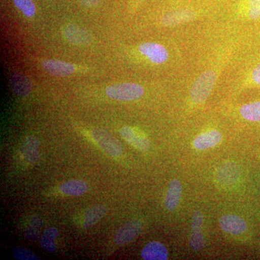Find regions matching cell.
I'll use <instances>...</instances> for the list:
<instances>
[{
	"label": "cell",
	"mask_w": 260,
	"mask_h": 260,
	"mask_svg": "<svg viewBox=\"0 0 260 260\" xmlns=\"http://www.w3.org/2000/svg\"><path fill=\"white\" fill-rule=\"evenodd\" d=\"M216 75L212 70H208L200 75L191 88V102L196 104H200L205 102L213 90Z\"/></svg>",
	"instance_id": "6da1fadb"
},
{
	"label": "cell",
	"mask_w": 260,
	"mask_h": 260,
	"mask_svg": "<svg viewBox=\"0 0 260 260\" xmlns=\"http://www.w3.org/2000/svg\"><path fill=\"white\" fill-rule=\"evenodd\" d=\"M107 96L114 100L129 102L143 96L144 88L139 84L124 83L110 85L106 89Z\"/></svg>",
	"instance_id": "7a4b0ae2"
},
{
	"label": "cell",
	"mask_w": 260,
	"mask_h": 260,
	"mask_svg": "<svg viewBox=\"0 0 260 260\" xmlns=\"http://www.w3.org/2000/svg\"><path fill=\"white\" fill-rule=\"evenodd\" d=\"M91 137L104 151L113 157L120 155L123 152V147L114 135L109 132L102 129L92 130Z\"/></svg>",
	"instance_id": "3957f363"
},
{
	"label": "cell",
	"mask_w": 260,
	"mask_h": 260,
	"mask_svg": "<svg viewBox=\"0 0 260 260\" xmlns=\"http://www.w3.org/2000/svg\"><path fill=\"white\" fill-rule=\"evenodd\" d=\"M143 230V224L140 220L127 222L116 231L114 242L119 246L125 245L139 237Z\"/></svg>",
	"instance_id": "277c9868"
},
{
	"label": "cell",
	"mask_w": 260,
	"mask_h": 260,
	"mask_svg": "<svg viewBox=\"0 0 260 260\" xmlns=\"http://www.w3.org/2000/svg\"><path fill=\"white\" fill-rule=\"evenodd\" d=\"M139 51L155 64H162L169 57L167 49L161 44L157 43H143L139 47Z\"/></svg>",
	"instance_id": "5b68a950"
},
{
	"label": "cell",
	"mask_w": 260,
	"mask_h": 260,
	"mask_svg": "<svg viewBox=\"0 0 260 260\" xmlns=\"http://www.w3.org/2000/svg\"><path fill=\"white\" fill-rule=\"evenodd\" d=\"M219 224L223 232L233 235L242 234L247 229L245 220L235 215H223L219 220Z\"/></svg>",
	"instance_id": "8992f818"
},
{
	"label": "cell",
	"mask_w": 260,
	"mask_h": 260,
	"mask_svg": "<svg viewBox=\"0 0 260 260\" xmlns=\"http://www.w3.org/2000/svg\"><path fill=\"white\" fill-rule=\"evenodd\" d=\"M39 140L34 135H30L23 140L20 151L24 159L29 164H36L39 161L40 158L39 153Z\"/></svg>",
	"instance_id": "52a82bcc"
},
{
	"label": "cell",
	"mask_w": 260,
	"mask_h": 260,
	"mask_svg": "<svg viewBox=\"0 0 260 260\" xmlns=\"http://www.w3.org/2000/svg\"><path fill=\"white\" fill-rule=\"evenodd\" d=\"M64 35L67 40L75 45H87L91 42L90 34L78 25H70L66 27Z\"/></svg>",
	"instance_id": "ba28073f"
},
{
	"label": "cell",
	"mask_w": 260,
	"mask_h": 260,
	"mask_svg": "<svg viewBox=\"0 0 260 260\" xmlns=\"http://www.w3.org/2000/svg\"><path fill=\"white\" fill-rule=\"evenodd\" d=\"M42 67L47 73L54 76L65 77L73 74L75 70L74 65L60 60H44Z\"/></svg>",
	"instance_id": "9c48e42d"
},
{
	"label": "cell",
	"mask_w": 260,
	"mask_h": 260,
	"mask_svg": "<svg viewBox=\"0 0 260 260\" xmlns=\"http://www.w3.org/2000/svg\"><path fill=\"white\" fill-rule=\"evenodd\" d=\"M196 18L194 11L190 10H177L166 13L161 18V23L166 26H173L190 21Z\"/></svg>",
	"instance_id": "30bf717a"
},
{
	"label": "cell",
	"mask_w": 260,
	"mask_h": 260,
	"mask_svg": "<svg viewBox=\"0 0 260 260\" xmlns=\"http://www.w3.org/2000/svg\"><path fill=\"white\" fill-rule=\"evenodd\" d=\"M10 86L19 96L25 97L31 92L32 85L30 80L22 73L13 72L10 75Z\"/></svg>",
	"instance_id": "8fae6325"
},
{
	"label": "cell",
	"mask_w": 260,
	"mask_h": 260,
	"mask_svg": "<svg viewBox=\"0 0 260 260\" xmlns=\"http://www.w3.org/2000/svg\"><path fill=\"white\" fill-rule=\"evenodd\" d=\"M121 138L125 140L129 144L133 145L135 148L139 149L141 151H148L150 148V143L148 138L140 136L129 127L124 126L121 128L120 132Z\"/></svg>",
	"instance_id": "7c38bea8"
},
{
	"label": "cell",
	"mask_w": 260,
	"mask_h": 260,
	"mask_svg": "<svg viewBox=\"0 0 260 260\" xmlns=\"http://www.w3.org/2000/svg\"><path fill=\"white\" fill-rule=\"evenodd\" d=\"M222 135L218 130H210L197 137L193 145L198 150H206L216 146L221 141Z\"/></svg>",
	"instance_id": "4fadbf2b"
},
{
	"label": "cell",
	"mask_w": 260,
	"mask_h": 260,
	"mask_svg": "<svg viewBox=\"0 0 260 260\" xmlns=\"http://www.w3.org/2000/svg\"><path fill=\"white\" fill-rule=\"evenodd\" d=\"M141 256L145 260H166L168 259V251L161 243H149L142 250Z\"/></svg>",
	"instance_id": "5bb4252c"
},
{
	"label": "cell",
	"mask_w": 260,
	"mask_h": 260,
	"mask_svg": "<svg viewBox=\"0 0 260 260\" xmlns=\"http://www.w3.org/2000/svg\"><path fill=\"white\" fill-rule=\"evenodd\" d=\"M240 173L237 164L229 162L220 167L216 174V179L219 182L224 184H231L237 181Z\"/></svg>",
	"instance_id": "9a60e30c"
},
{
	"label": "cell",
	"mask_w": 260,
	"mask_h": 260,
	"mask_svg": "<svg viewBox=\"0 0 260 260\" xmlns=\"http://www.w3.org/2000/svg\"><path fill=\"white\" fill-rule=\"evenodd\" d=\"M182 188L180 181L178 179H173L169 184V189L166 195V208L170 211H174L177 208L180 200Z\"/></svg>",
	"instance_id": "2e32d148"
},
{
	"label": "cell",
	"mask_w": 260,
	"mask_h": 260,
	"mask_svg": "<svg viewBox=\"0 0 260 260\" xmlns=\"http://www.w3.org/2000/svg\"><path fill=\"white\" fill-rule=\"evenodd\" d=\"M88 184L85 181L72 179L62 183L59 186V190L63 194L70 196H80L88 190Z\"/></svg>",
	"instance_id": "e0dca14e"
},
{
	"label": "cell",
	"mask_w": 260,
	"mask_h": 260,
	"mask_svg": "<svg viewBox=\"0 0 260 260\" xmlns=\"http://www.w3.org/2000/svg\"><path fill=\"white\" fill-rule=\"evenodd\" d=\"M107 213V208L104 205L91 207L84 215L83 227L88 229L97 223Z\"/></svg>",
	"instance_id": "ac0fdd59"
},
{
	"label": "cell",
	"mask_w": 260,
	"mask_h": 260,
	"mask_svg": "<svg viewBox=\"0 0 260 260\" xmlns=\"http://www.w3.org/2000/svg\"><path fill=\"white\" fill-rule=\"evenodd\" d=\"M58 235H59V232L56 228H48L43 233L42 237H41V246L49 252H54L56 249L55 241Z\"/></svg>",
	"instance_id": "d6986e66"
},
{
	"label": "cell",
	"mask_w": 260,
	"mask_h": 260,
	"mask_svg": "<svg viewBox=\"0 0 260 260\" xmlns=\"http://www.w3.org/2000/svg\"><path fill=\"white\" fill-rule=\"evenodd\" d=\"M240 114L244 119L251 121H260V102L245 104L240 109Z\"/></svg>",
	"instance_id": "ffe728a7"
},
{
	"label": "cell",
	"mask_w": 260,
	"mask_h": 260,
	"mask_svg": "<svg viewBox=\"0 0 260 260\" xmlns=\"http://www.w3.org/2000/svg\"><path fill=\"white\" fill-rule=\"evenodd\" d=\"M42 226V220L40 217L34 216L30 221V225L24 231V236L29 241L37 240L39 237V234Z\"/></svg>",
	"instance_id": "44dd1931"
},
{
	"label": "cell",
	"mask_w": 260,
	"mask_h": 260,
	"mask_svg": "<svg viewBox=\"0 0 260 260\" xmlns=\"http://www.w3.org/2000/svg\"><path fill=\"white\" fill-rule=\"evenodd\" d=\"M15 6L18 8L25 16L32 18L36 13V7L32 0H13Z\"/></svg>",
	"instance_id": "7402d4cb"
},
{
	"label": "cell",
	"mask_w": 260,
	"mask_h": 260,
	"mask_svg": "<svg viewBox=\"0 0 260 260\" xmlns=\"http://www.w3.org/2000/svg\"><path fill=\"white\" fill-rule=\"evenodd\" d=\"M205 244V238L203 233L200 231H193L189 240V245L193 251H198L204 247Z\"/></svg>",
	"instance_id": "603a6c76"
},
{
	"label": "cell",
	"mask_w": 260,
	"mask_h": 260,
	"mask_svg": "<svg viewBox=\"0 0 260 260\" xmlns=\"http://www.w3.org/2000/svg\"><path fill=\"white\" fill-rule=\"evenodd\" d=\"M13 255L18 260H39L34 252L23 247H16L13 250Z\"/></svg>",
	"instance_id": "cb8c5ba5"
},
{
	"label": "cell",
	"mask_w": 260,
	"mask_h": 260,
	"mask_svg": "<svg viewBox=\"0 0 260 260\" xmlns=\"http://www.w3.org/2000/svg\"><path fill=\"white\" fill-rule=\"evenodd\" d=\"M203 223V215L201 212L196 211L193 213L191 219V227L192 231L201 230Z\"/></svg>",
	"instance_id": "d4e9b609"
},
{
	"label": "cell",
	"mask_w": 260,
	"mask_h": 260,
	"mask_svg": "<svg viewBox=\"0 0 260 260\" xmlns=\"http://www.w3.org/2000/svg\"><path fill=\"white\" fill-rule=\"evenodd\" d=\"M251 78L254 83L260 85V64L254 68L251 73Z\"/></svg>",
	"instance_id": "484cf974"
},
{
	"label": "cell",
	"mask_w": 260,
	"mask_h": 260,
	"mask_svg": "<svg viewBox=\"0 0 260 260\" xmlns=\"http://www.w3.org/2000/svg\"><path fill=\"white\" fill-rule=\"evenodd\" d=\"M248 15H249V18L252 19V20H256L259 18L260 17L259 8H249L248 10Z\"/></svg>",
	"instance_id": "4316f807"
},
{
	"label": "cell",
	"mask_w": 260,
	"mask_h": 260,
	"mask_svg": "<svg viewBox=\"0 0 260 260\" xmlns=\"http://www.w3.org/2000/svg\"><path fill=\"white\" fill-rule=\"evenodd\" d=\"M80 3L86 7L96 6L102 2V0H80Z\"/></svg>",
	"instance_id": "83f0119b"
},
{
	"label": "cell",
	"mask_w": 260,
	"mask_h": 260,
	"mask_svg": "<svg viewBox=\"0 0 260 260\" xmlns=\"http://www.w3.org/2000/svg\"><path fill=\"white\" fill-rule=\"evenodd\" d=\"M249 8H256L260 9V0H249Z\"/></svg>",
	"instance_id": "f1b7e54d"
}]
</instances>
